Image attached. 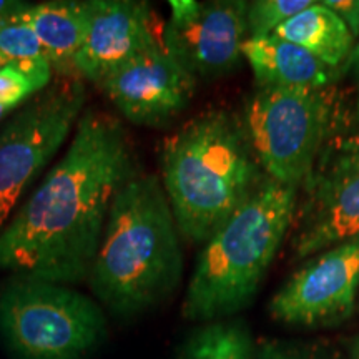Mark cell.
I'll list each match as a JSON object with an SVG mask.
<instances>
[{
    "label": "cell",
    "mask_w": 359,
    "mask_h": 359,
    "mask_svg": "<svg viewBox=\"0 0 359 359\" xmlns=\"http://www.w3.org/2000/svg\"><path fill=\"white\" fill-rule=\"evenodd\" d=\"M137 172L123 123L85 109L65 154L0 231V271L58 285L87 280L111 201Z\"/></svg>",
    "instance_id": "1"
},
{
    "label": "cell",
    "mask_w": 359,
    "mask_h": 359,
    "mask_svg": "<svg viewBox=\"0 0 359 359\" xmlns=\"http://www.w3.org/2000/svg\"><path fill=\"white\" fill-rule=\"evenodd\" d=\"M182 278V235L161 180L137 172L111 201L90 288L115 316L133 318L167 299Z\"/></svg>",
    "instance_id": "2"
},
{
    "label": "cell",
    "mask_w": 359,
    "mask_h": 359,
    "mask_svg": "<svg viewBox=\"0 0 359 359\" xmlns=\"http://www.w3.org/2000/svg\"><path fill=\"white\" fill-rule=\"evenodd\" d=\"M161 185L182 240L205 243L268 177L251 148L241 116L201 111L165 138Z\"/></svg>",
    "instance_id": "3"
},
{
    "label": "cell",
    "mask_w": 359,
    "mask_h": 359,
    "mask_svg": "<svg viewBox=\"0 0 359 359\" xmlns=\"http://www.w3.org/2000/svg\"><path fill=\"white\" fill-rule=\"evenodd\" d=\"M298 191L266 178L205 241L183 298L185 320H226L250 306L290 235Z\"/></svg>",
    "instance_id": "4"
},
{
    "label": "cell",
    "mask_w": 359,
    "mask_h": 359,
    "mask_svg": "<svg viewBox=\"0 0 359 359\" xmlns=\"http://www.w3.org/2000/svg\"><path fill=\"white\" fill-rule=\"evenodd\" d=\"M0 338L15 359H85L105 341L107 320L77 290L12 275L0 285Z\"/></svg>",
    "instance_id": "5"
},
{
    "label": "cell",
    "mask_w": 359,
    "mask_h": 359,
    "mask_svg": "<svg viewBox=\"0 0 359 359\" xmlns=\"http://www.w3.org/2000/svg\"><path fill=\"white\" fill-rule=\"evenodd\" d=\"M336 88L258 87L246 97L241 122L264 175L299 188L338 128Z\"/></svg>",
    "instance_id": "6"
},
{
    "label": "cell",
    "mask_w": 359,
    "mask_h": 359,
    "mask_svg": "<svg viewBox=\"0 0 359 359\" xmlns=\"http://www.w3.org/2000/svg\"><path fill=\"white\" fill-rule=\"evenodd\" d=\"M79 77H57L0 125V231L39 175L55 158L87 109Z\"/></svg>",
    "instance_id": "7"
},
{
    "label": "cell",
    "mask_w": 359,
    "mask_h": 359,
    "mask_svg": "<svg viewBox=\"0 0 359 359\" xmlns=\"http://www.w3.org/2000/svg\"><path fill=\"white\" fill-rule=\"evenodd\" d=\"M290 235L296 259L359 236V128L331 135L299 187Z\"/></svg>",
    "instance_id": "8"
},
{
    "label": "cell",
    "mask_w": 359,
    "mask_h": 359,
    "mask_svg": "<svg viewBox=\"0 0 359 359\" xmlns=\"http://www.w3.org/2000/svg\"><path fill=\"white\" fill-rule=\"evenodd\" d=\"M246 8L245 0H172L161 43L196 80L224 77L243 60Z\"/></svg>",
    "instance_id": "9"
},
{
    "label": "cell",
    "mask_w": 359,
    "mask_h": 359,
    "mask_svg": "<svg viewBox=\"0 0 359 359\" xmlns=\"http://www.w3.org/2000/svg\"><path fill=\"white\" fill-rule=\"evenodd\" d=\"M359 236L321 251L273 294V320L296 327L336 326L358 306Z\"/></svg>",
    "instance_id": "10"
},
{
    "label": "cell",
    "mask_w": 359,
    "mask_h": 359,
    "mask_svg": "<svg viewBox=\"0 0 359 359\" xmlns=\"http://www.w3.org/2000/svg\"><path fill=\"white\" fill-rule=\"evenodd\" d=\"M196 83L160 43L111 72L97 87L130 123L160 128L188 109Z\"/></svg>",
    "instance_id": "11"
},
{
    "label": "cell",
    "mask_w": 359,
    "mask_h": 359,
    "mask_svg": "<svg viewBox=\"0 0 359 359\" xmlns=\"http://www.w3.org/2000/svg\"><path fill=\"white\" fill-rule=\"evenodd\" d=\"M160 43L147 2L93 0L87 37L74 62L75 75L98 85L111 72Z\"/></svg>",
    "instance_id": "12"
},
{
    "label": "cell",
    "mask_w": 359,
    "mask_h": 359,
    "mask_svg": "<svg viewBox=\"0 0 359 359\" xmlns=\"http://www.w3.org/2000/svg\"><path fill=\"white\" fill-rule=\"evenodd\" d=\"M241 53L253 70L258 87L325 88L333 87L343 74L323 64L299 45L276 35L248 37Z\"/></svg>",
    "instance_id": "13"
},
{
    "label": "cell",
    "mask_w": 359,
    "mask_h": 359,
    "mask_svg": "<svg viewBox=\"0 0 359 359\" xmlns=\"http://www.w3.org/2000/svg\"><path fill=\"white\" fill-rule=\"evenodd\" d=\"M93 0H47L29 4L25 15L57 77H77L74 62L87 37Z\"/></svg>",
    "instance_id": "14"
},
{
    "label": "cell",
    "mask_w": 359,
    "mask_h": 359,
    "mask_svg": "<svg viewBox=\"0 0 359 359\" xmlns=\"http://www.w3.org/2000/svg\"><path fill=\"white\" fill-rule=\"evenodd\" d=\"M273 35L299 45L320 58L323 64L339 72H343L356 45V39L349 32L346 24L321 0H314L308 8L278 27Z\"/></svg>",
    "instance_id": "15"
},
{
    "label": "cell",
    "mask_w": 359,
    "mask_h": 359,
    "mask_svg": "<svg viewBox=\"0 0 359 359\" xmlns=\"http://www.w3.org/2000/svg\"><path fill=\"white\" fill-rule=\"evenodd\" d=\"M177 359H257V344L243 320L210 321L188 336Z\"/></svg>",
    "instance_id": "16"
},
{
    "label": "cell",
    "mask_w": 359,
    "mask_h": 359,
    "mask_svg": "<svg viewBox=\"0 0 359 359\" xmlns=\"http://www.w3.org/2000/svg\"><path fill=\"white\" fill-rule=\"evenodd\" d=\"M55 74L45 60L11 62L0 69V125L53 82Z\"/></svg>",
    "instance_id": "17"
},
{
    "label": "cell",
    "mask_w": 359,
    "mask_h": 359,
    "mask_svg": "<svg viewBox=\"0 0 359 359\" xmlns=\"http://www.w3.org/2000/svg\"><path fill=\"white\" fill-rule=\"evenodd\" d=\"M29 4L17 0L15 6L0 13V58L11 62L47 60L43 45L25 15Z\"/></svg>",
    "instance_id": "18"
},
{
    "label": "cell",
    "mask_w": 359,
    "mask_h": 359,
    "mask_svg": "<svg viewBox=\"0 0 359 359\" xmlns=\"http://www.w3.org/2000/svg\"><path fill=\"white\" fill-rule=\"evenodd\" d=\"M314 0H253L246 8V27L248 37H268L278 27L308 8Z\"/></svg>",
    "instance_id": "19"
},
{
    "label": "cell",
    "mask_w": 359,
    "mask_h": 359,
    "mask_svg": "<svg viewBox=\"0 0 359 359\" xmlns=\"http://www.w3.org/2000/svg\"><path fill=\"white\" fill-rule=\"evenodd\" d=\"M257 359H339L320 344L285 339H264L257 346Z\"/></svg>",
    "instance_id": "20"
},
{
    "label": "cell",
    "mask_w": 359,
    "mask_h": 359,
    "mask_svg": "<svg viewBox=\"0 0 359 359\" xmlns=\"http://www.w3.org/2000/svg\"><path fill=\"white\" fill-rule=\"evenodd\" d=\"M346 24L354 39H359V0H321Z\"/></svg>",
    "instance_id": "21"
},
{
    "label": "cell",
    "mask_w": 359,
    "mask_h": 359,
    "mask_svg": "<svg viewBox=\"0 0 359 359\" xmlns=\"http://www.w3.org/2000/svg\"><path fill=\"white\" fill-rule=\"evenodd\" d=\"M343 74H348L349 77L353 79V82L356 83V87L359 88V39L356 45H354L351 55H349L348 62L344 64V69H343Z\"/></svg>",
    "instance_id": "22"
},
{
    "label": "cell",
    "mask_w": 359,
    "mask_h": 359,
    "mask_svg": "<svg viewBox=\"0 0 359 359\" xmlns=\"http://www.w3.org/2000/svg\"><path fill=\"white\" fill-rule=\"evenodd\" d=\"M15 2L17 0H0V13L8 11V8L15 6Z\"/></svg>",
    "instance_id": "23"
},
{
    "label": "cell",
    "mask_w": 359,
    "mask_h": 359,
    "mask_svg": "<svg viewBox=\"0 0 359 359\" xmlns=\"http://www.w3.org/2000/svg\"><path fill=\"white\" fill-rule=\"evenodd\" d=\"M351 358H353V359H359V338L354 339V343H353Z\"/></svg>",
    "instance_id": "24"
},
{
    "label": "cell",
    "mask_w": 359,
    "mask_h": 359,
    "mask_svg": "<svg viewBox=\"0 0 359 359\" xmlns=\"http://www.w3.org/2000/svg\"><path fill=\"white\" fill-rule=\"evenodd\" d=\"M354 118H356V123H358V128H359V95H358V100H356V109H354Z\"/></svg>",
    "instance_id": "25"
},
{
    "label": "cell",
    "mask_w": 359,
    "mask_h": 359,
    "mask_svg": "<svg viewBox=\"0 0 359 359\" xmlns=\"http://www.w3.org/2000/svg\"><path fill=\"white\" fill-rule=\"evenodd\" d=\"M7 64H8V62L2 60V58H0V69H2V67H4V65H7Z\"/></svg>",
    "instance_id": "26"
}]
</instances>
